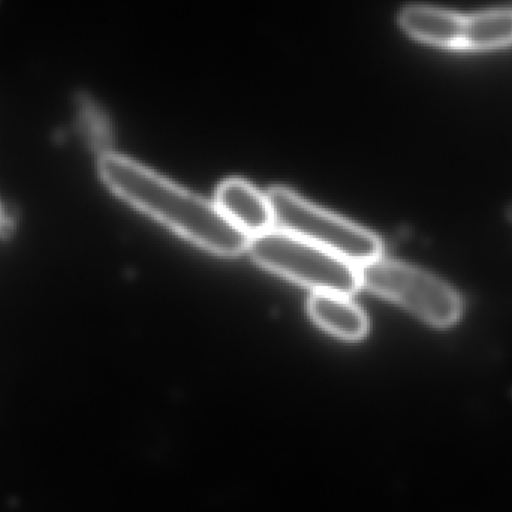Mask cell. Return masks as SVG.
<instances>
[{"instance_id":"1","label":"cell","mask_w":512,"mask_h":512,"mask_svg":"<svg viewBox=\"0 0 512 512\" xmlns=\"http://www.w3.org/2000/svg\"><path fill=\"white\" fill-rule=\"evenodd\" d=\"M105 185L126 203L210 254L236 258L248 252L249 237L234 227L212 201L176 185L119 153L99 156Z\"/></svg>"},{"instance_id":"2","label":"cell","mask_w":512,"mask_h":512,"mask_svg":"<svg viewBox=\"0 0 512 512\" xmlns=\"http://www.w3.org/2000/svg\"><path fill=\"white\" fill-rule=\"evenodd\" d=\"M248 254L265 270L312 292L352 295L361 288L360 267L279 228L252 237Z\"/></svg>"},{"instance_id":"3","label":"cell","mask_w":512,"mask_h":512,"mask_svg":"<svg viewBox=\"0 0 512 512\" xmlns=\"http://www.w3.org/2000/svg\"><path fill=\"white\" fill-rule=\"evenodd\" d=\"M274 215V228L300 237L324 251L361 267L381 258L384 245L372 231L328 212L291 189L271 188L267 192Z\"/></svg>"},{"instance_id":"4","label":"cell","mask_w":512,"mask_h":512,"mask_svg":"<svg viewBox=\"0 0 512 512\" xmlns=\"http://www.w3.org/2000/svg\"><path fill=\"white\" fill-rule=\"evenodd\" d=\"M361 288L408 310L436 328L456 325L463 315V300L453 288L432 273L381 258L360 267Z\"/></svg>"},{"instance_id":"5","label":"cell","mask_w":512,"mask_h":512,"mask_svg":"<svg viewBox=\"0 0 512 512\" xmlns=\"http://www.w3.org/2000/svg\"><path fill=\"white\" fill-rule=\"evenodd\" d=\"M222 215L249 239L274 228V215L267 194L243 179H228L216 189L215 201Z\"/></svg>"},{"instance_id":"6","label":"cell","mask_w":512,"mask_h":512,"mask_svg":"<svg viewBox=\"0 0 512 512\" xmlns=\"http://www.w3.org/2000/svg\"><path fill=\"white\" fill-rule=\"evenodd\" d=\"M310 319L325 333L345 342H360L369 334L366 312L351 300V295L312 292L307 301Z\"/></svg>"},{"instance_id":"7","label":"cell","mask_w":512,"mask_h":512,"mask_svg":"<svg viewBox=\"0 0 512 512\" xmlns=\"http://www.w3.org/2000/svg\"><path fill=\"white\" fill-rule=\"evenodd\" d=\"M466 15L429 5H411L400 12L399 23L412 38L445 50H462Z\"/></svg>"},{"instance_id":"8","label":"cell","mask_w":512,"mask_h":512,"mask_svg":"<svg viewBox=\"0 0 512 512\" xmlns=\"http://www.w3.org/2000/svg\"><path fill=\"white\" fill-rule=\"evenodd\" d=\"M512 45V9L466 15L462 50L490 51Z\"/></svg>"},{"instance_id":"9","label":"cell","mask_w":512,"mask_h":512,"mask_svg":"<svg viewBox=\"0 0 512 512\" xmlns=\"http://www.w3.org/2000/svg\"><path fill=\"white\" fill-rule=\"evenodd\" d=\"M78 123L84 137L89 141L93 150L101 155L110 152L113 143V132L108 117L98 104L87 95H80L77 99Z\"/></svg>"},{"instance_id":"10","label":"cell","mask_w":512,"mask_h":512,"mask_svg":"<svg viewBox=\"0 0 512 512\" xmlns=\"http://www.w3.org/2000/svg\"><path fill=\"white\" fill-rule=\"evenodd\" d=\"M3 210H2V206H0V221H2V218H3Z\"/></svg>"}]
</instances>
